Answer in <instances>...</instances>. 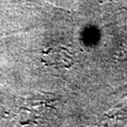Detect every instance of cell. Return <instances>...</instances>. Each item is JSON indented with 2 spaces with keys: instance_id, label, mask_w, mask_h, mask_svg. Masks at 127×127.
<instances>
[{
  "instance_id": "1",
  "label": "cell",
  "mask_w": 127,
  "mask_h": 127,
  "mask_svg": "<svg viewBox=\"0 0 127 127\" xmlns=\"http://www.w3.org/2000/svg\"><path fill=\"white\" fill-rule=\"evenodd\" d=\"M41 61L50 68H71L74 63V55L66 46L56 45L42 52Z\"/></svg>"
}]
</instances>
